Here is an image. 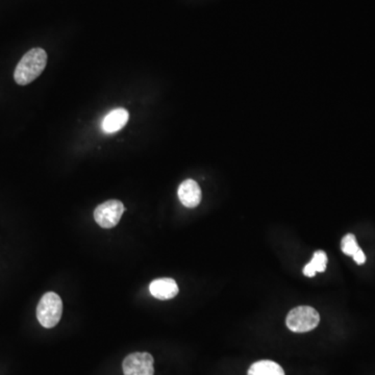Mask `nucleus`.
Wrapping results in <instances>:
<instances>
[{
	"instance_id": "9",
	"label": "nucleus",
	"mask_w": 375,
	"mask_h": 375,
	"mask_svg": "<svg viewBox=\"0 0 375 375\" xmlns=\"http://www.w3.org/2000/svg\"><path fill=\"white\" fill-rule=\"evenodd\" d=\"M249 375H284V371L275 362L264 360L252 364L249 370Z\"/></svg>"
},
{
	"instance_id": "11",
	"label": "nucleus",
	"mask_w": 375,
	"mask_h": 375,
	"mask_svg": "<svg viewBox=\"0 0 375 375\" xmlns=\"http://www.w3.org/2000/svg\"><path fill=\"white\" fill-rule=\"evenodd\" d=\"M360 249L357 243V239L353 234L346 235L342 240V251L346 256H353Z\"/></svg>"
},
{
	"instance_id": "5",
	"label": "nucleus",
	"mask_w": 375,
	"mask_h": 375,
	"mask_svg": "<svg viewBox=\"0 0 375 375\" xmlns=\"http://www.w3.org/2000/svg\"><path fill=\"white\" fill-rule=\"evenodd\" d=\"M154 360L148 353H133L122 363L124 375H154Z\"/></svg>"
},
{
	"instance_id": "12",
	"label": "nucleus",
	"mask_w": 375,
	"mask_h": 375,
	"mask_svg": "<svg viewBox=\"0 0 375 375\" xmlns=\"http://www.w3.org/2000/svg\"><path fill=\"white\" fill-rule=\"evenodd\" d=\"M353 260L355 261V263L359 265H363L364 263L366 262V256L365 254H364L363 251H362V249H360L357 250V252H355V254H353Z\"/></svg>"
},
{
	"instance_id": "10",
	"label": "nucleus",
	"mask_w": 375,
	"mask_h": 375,
	"mask_svg": "<svg viewBox=\"0 0 375 375\" xmlns=\"http://www.w3.org/2000/svg\"><path fill=\"white\" fill-rule=\"evenodd\" d=\"M327 254L322 250H317L312 256L311 262L305 265L303 273H305V277H315L316 272H324L325 269H327Z\"/></svg>"
},
{
	"instance_id": "4",
	"label": "nucleus",
	"mask_w": 375,
	"mask_h": 375,
	"mask_svg": "<svg viewBox=\"0 0 375 375\" xmlns=\"http://www.w3.org/2000/svg\"><path fill=\"white\" fill-rule=\"evenodd\" d=\"M124 212V204L120 200H107L95 209L94 219L100 228H113L119 223Z\"/></svg>"
},
{
	"instance_id": "1",
	"label": "nucleus",
	"mask_w": 375,
	"mask_h": 375,
	"mask_svg": "<svg viewBox=\"0 0 375 375\" xmlns=\"http://www.w3.org/2000/svg\"><path fill=\"white\" fill-rule=\"evenodd\" d=\"M47 64V53L42 48H32L27 51L14 72V79L18 85L27 86L40 77Z\"/></svg>"
},
{
	"instance_id": "3",
	"label": "nucleus",
	"mask_w": 375,
	"mask_h": 375,
	"mask_svg": "<svg viewBox=\"0 0 375 375\" xmlns=\"http://www.w3.org/2000/svg\"><path fill=\"white\" fill-rule=\"evenodd\" d=\"M320 322V316L311 307H298L293 309L287 316V327L294 333H307Z\"/></svg>"
},
{
	"instance_id": "2",
	"label": "nucleus",
	"mask_w": 375,
	"mask_h": 375,
	"mask_svg": "<svg viewBox=\"0 0 375 375\" xmlns=\"http://www.w3.org/2000/svg\"><path fill=\"white\" fill-rule=\"evenodd\" d=\"M63 301L55 292H47L43 295L37 307V318L45 329H53L61 320Z\"/></svg>"
},
{
	"instance_id": "6",
	"label": "nucleus",
	"mask_w": 375,
	"mask_h": 375,
	"mask_svg": "<svg viewBox=\"0 0 375 375\" xmlns=\"http://www.w3.org/2000/svg\"><path fill=\"white\" fill-rule=\"evenodd\" d=\"M178 198L183 206L194 209L202 202V190L199 185L193 180H186L178 187Z\"/></svg>"
},
{
	"instance_id": "7",
	"label": "nucleus",
	"mask_w": 375,
	"mask_h": 375,
	"mask_svg": "<svg viewBox=\"0 0 375 375\" xmlns=\"http://www.w3.org/2000/svg\"><path fill=\"white\" fill-rule=\"evenodd\" d=\"M178 286L172 279H157L150 284V292L159 301L174 298L178 294Z\"/></svg>"
},
{
	"instance_id": "8",
	"label": "nucleus",
	"mask_w": 375,
	"mask_h": 375,
	"mask_svg": "<svg viewBox=\"0 0 375 375\" xmlns=\"http://www.w3.org/2000/svg\"><path fill=\"white\" fill-rule=\"evenodd\" d=\"M129 112L124 109H116L110 112L101 124V129L105 133H113L124 129L129 121Z\"/></svg>"
}]
</instances>
